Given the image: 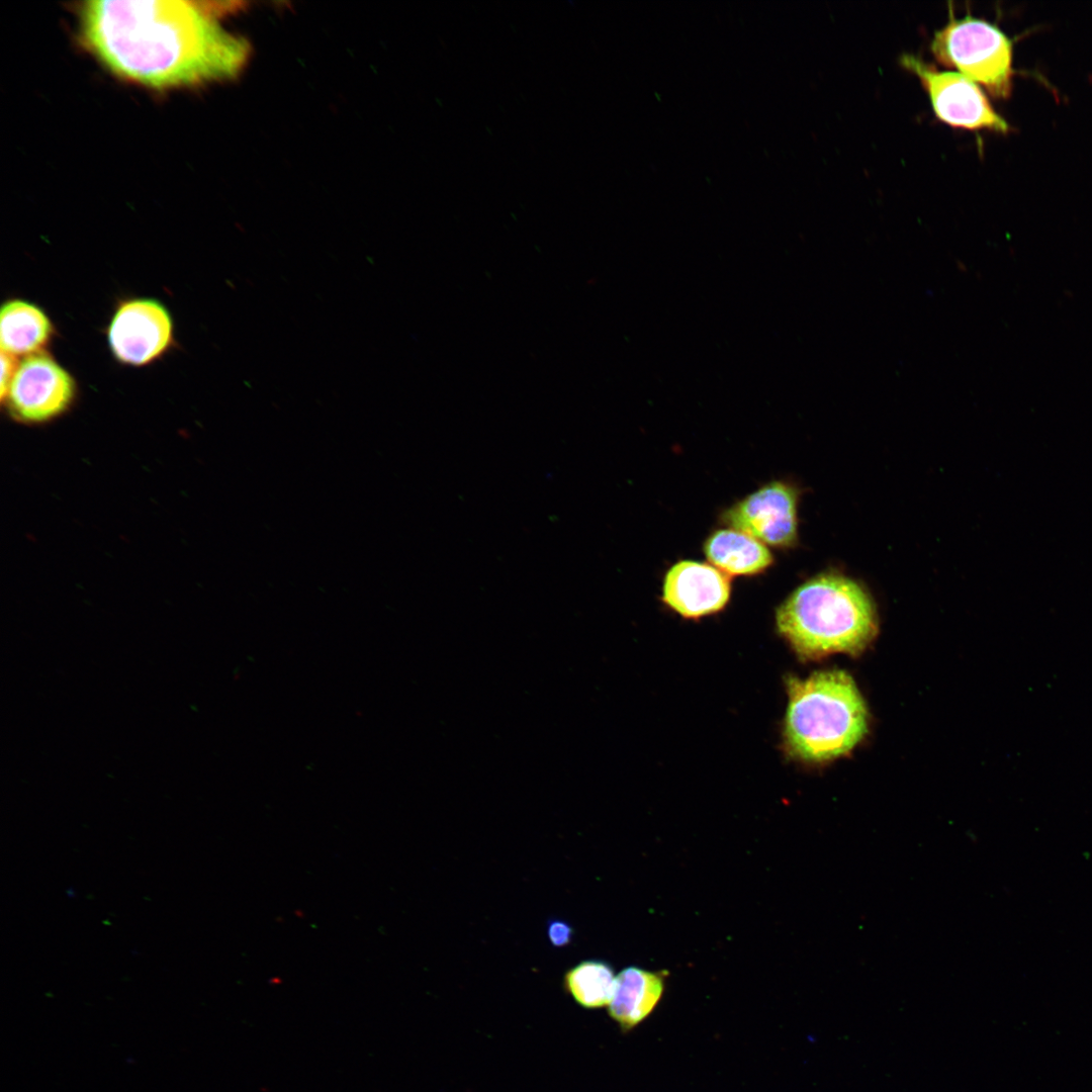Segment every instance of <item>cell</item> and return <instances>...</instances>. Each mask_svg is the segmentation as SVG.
<instances>
[{"instance_id": "cell-1", "label": "cell", "mask_w": 1092, "mask_h": 1092, "mask_svg": "<svg viewBox=\"0 0 1092 1092\" xmlns=\"http://www.w3.org/2000/svg\"><path fill=\"white\" fill-rule=\"evenodd\" d=\"M193 1H86L78 10L81 39L108 71L153 89L228 79L248 54L244 40Z\"/></svg>"}, {"instance_id": "cell-2", "label": "cell", "mask_w": 1092, "mask_h": 1092, "mask_svg": "<svg viewBox=\"0 0 1092 1092\" xmlns=\"http://www.w3.org/2000/svg\"><path fill=\"white\" fill-rule=\"evenodd\" d=\"M779 633L803 660L832 653L859 655L878 634V616L854 580L822 573L796 588L778 608Z\"/></svg>"}, {"instance_id": "cell-3", "label": "cell", "mask_w": 1092, "mask_h": 1092, "mask_svg": "<svg viewBox=\"0 0 1092 1092\" xmlns=\"http://www.w3.org/2000/svg\"><path fill=\"white\" fill-rule=\"evenodd\" d=\"M789 705L784 743L805 762H825L848 753L868 732V709L852 677L821 670L805 679L787 678Z\"/></svg>"}, {"instance_id": "cell-4", "label": "cell", "mask_w": 1092, "mask_h": 1092, "mask_svg": "<svg viewBox=\"0 0 1092 1092\" xmlns=\"http://www.w3.org/2000/svg\"><path fill=\"white\" fill-rule=\"evenodd\" d=\"M935 60L984 86L991 95L1006 98L1011 92L1012 47L993 24L970 15L949 21L935 31L930 43Z\"/></svg>"}, {"instance_id": "cell-5", "label": "cell", "mask_w": 1092, "mask_h": 1092, "mask_svg": "<svg viewBox=\"0 0 1092 1092\" xmlns=\"http://www.w3.org/2000/svg\"><path fill=\"white\" fill-rule=\"evenodd\" d=\"M900 64L918 77L929 96L934 114L942 122L972 130H1008V124L994 111L983 91L964 75L938 70L910 54L901 56Z\"/></svg>"}, {"instance_id": "cell-6", "label": "cell", "mask_w": 1092, "mask_h": 1092, "mask_svg": "<svg viewBox=\"0 0 1092 1092\" xmlns=\"http://www.w3.org/2000/svg\"><path fill=\"white\" fill-rule=\"evenodd\" d=\"M74 395L72 376L52 357L38 352L17 365L5 398L16 419L40 423L65 412Z\"/></svg>"}, {"instance_id": "cell-7", "label": "cell", "mask_w": 1092, "mask_h": 1092, "mask_svg": "<svg viewBox=\"0 0 1092 1092\" xmlns=\"http://www.w3.org/2000/svg\"><path fill=\"white\" fill-rule=\"evenodd\" d=\"M798 490L785 482L767 483L721 515V522L774 547L797 542Z\"/></svg>"}, {"instance_id": "cell-8", "label": "cell", "mask_w": 1092, "mask_h": 1092, "mask_svg": "<svg viewBox=\"0 0 1092 1092\" xmlns=\"http://www.w3.org/2000/svg\"><path fill=\"white\" fill-rule=\"evenodd\" d=\"M172 341V321L168 310L154 299L123 302L108 328V342L117 360L145 365L159 357Z\"/></svg>"}, {"instance_id": "cell-9", "label": "cell", "mask_w": 1092, "mask_h": 1092, "mask_svg": "<svg viewBox=\"0 0 1092 1092\" xmlns=\"http://www.w3.org/2000/svg\"><path fill=\"white\" fill-rule=\"evenodd\" d=\"M730 578L703 562L681 560L663 580L662 601L685 618H700L722 610L730 598Z\"/></svg>"}, {"instance_id": "cell-10", "label": "cell", "mask_w": 1092, "mask_h": 1092, "mask_svg": "<svg viewBox=\"0 0 1092 1092\" xmlns=\"http://www.w3.org/2000/svg\"><path fill=\"white\" fill-rule=\"evenodd\" d=\"M667 972H652L630 966L616 976L615 989L608 1005L609 1015L623 1031L641 1023L661 999Z\"/></svg>"}, {"instance_id": "cell-11", "label": "cell", "mask_w": 1092, "mask_h": 1092, "mask_svg": "<svg viewBox=\"0 0 1092 1092\" xmlns=\"http://www.w3.org/2000/svg\"><path fill=\"white\" fill-rule=\"evenodd\" d=\"M704 552L711 564L727 575H755L774 561L762 542L732 528L712 533L705 542Z\"/></svg>"}, {"instance_id": "cell-12", "label": "cell", "mask_w": 1092, "mask_h": 1092, "mask_svg": "<svg viewBox=\"0 0 1092 1092\" xmlns=\"http://www.w3.org/2000/svg\"><path fill=\"white\" fill-rule=\"evenodd\" d=\"M52 335L46 313L34 304L13 299L2 305L0 313L1 351L12 356L38 353Z\"/></svg>"}, {"instance_id": "cell-13", "label": "cell", "mask_w": 1092, "mask_h": 1092, "mask_svg": "<svg viewBox=\"0 0 1092 1092\" xmlns=\"http://www.w3.org/2000/svg\"><path fill=\"white\" fill-rule=\"evenodd\" d=\"M615 983L614 969L601 960L582 961L568 969L563 977V987L567 994L586 1009L609 1005Z\"/></svg>"}, {"instance_id": "cell-14", "label": "cell", "mask_w": 1092, "mask_h": 1092, "mask_svg": "<svg viewBox=\"0 0 1092 1092\" xmlns=\"http://www.w3.org/2000/svg\"><path fill=\"white\" fill-rule=\"evenodd\" d=\"M573 933L572 926L565 920L556 918L547 923V936L552 946L568 945L572 941Z\"/></svg>"}, {"instance_id": "cell-15", "label": "cell", "mask_w": 1092, "mask_h": 1092, "mask_svg": "<svg viewBox=\"0 0 1092 1092\" xmlns=\"http://www.w3.org/2000/svg\"><path fill=\"white\" fill-rule=\"evenodd\" d=\"M15 356L1 351V398L4 399L17 368Z\"/></svg>"}]
</instances>
